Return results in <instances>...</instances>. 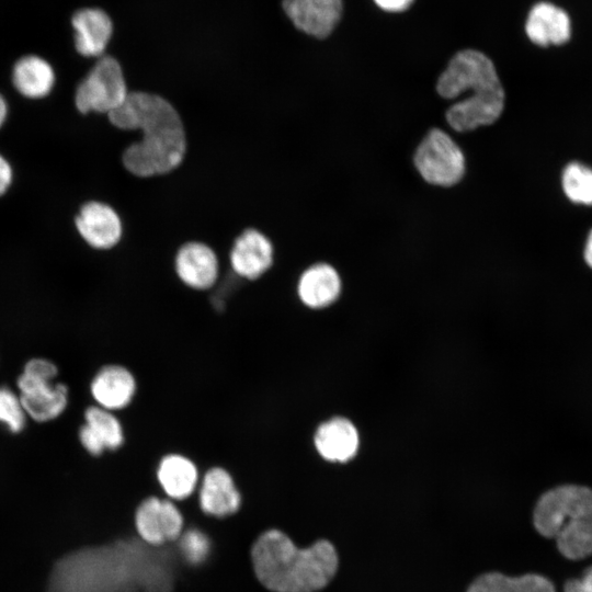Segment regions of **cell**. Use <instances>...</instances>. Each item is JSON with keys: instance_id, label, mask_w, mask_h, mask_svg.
<instances>
[{"instance_id": "18", "label": "cell", "mask_w": 592, "mask_h": 592, "mask_svg": "<svg viewBox=\"0 0 592 592\" xmlns=\"http://www.w3.org/2000/svg\"><path fill=\"white\" fill-rule=\"evenodd\" d=\"M525 33L532 43L540 47L562 45L571 36L570 18L554 3L537 2L527 13Z\"/></svg>"}, {"instance_id": "19", "label": "cell", "mask_w": 592, "mask_h": 592, "mask_svg": "<svg viewBox=\"0 0 592 592\" xmlns=\"http://www.w3.org/2000/svg\"><path fill=\"white\" fill-rule=\"evenodd\" d=\"M314 445L317 453L331 463L352 459L360 446V436L354 424L343 418H331L316 429Z\"/></svg>"}, {"instance_id": "23", "label": "cell", "mask_w": 592, "mask_h": 592, "mask_svg": "<svg viewBox=\"0 0 592 592\" xmlns=\"http://www.w3.org/2000/svg\"><path fill=\"white\" fill-rule=\"evenodd\" d=\"M467 592H556L546 577L535 573L509 577L500 572H488L478 577Z\"/></svg>"}, {"instance_id": "22", "label": "cell", "mask_w": 592, "mask_h": 592, "mask_svg": "<svg viewBox=\"0 0 592 592\" xmlns=\"http://www.w3.org/2000/svg\"><path fill=\"white\" fill-rule=\"evenodd\" d=\"M341 293V280L329 264L318 263L306 269L297 283L299 300L310 309L328 307Z\"/></svg>"}, {"instance_id": "5", "label": "cell", "mask_w": 592, "mask_h": 592, "mask_svg": "<svg viewBox=\"0 0 592 592\" xmlns=\"http://www.w3.org/2000/svg\"><path fill=\"white\" fill-rule=\"evenodd\" d=\"M414 166L430 184L452 186L465 174V157L459 146L444 130L431 129L418 146Z\"/></svg>"}, {"instance_id": "7", "label": "cell", "mask_w": 592, "mask_h": 592, "mask_svg": "<svg viewBox=\"0 0 592 592\" xmlns=\"http://www.w3.org/2000/svg\"><path fill=\"white\" fill-rule=\"evenodd\" d=\"M14 387L30 422L50 423L59 419L70 403L69 387L56 378L21 369Z\"/></svg>"}, {"instance_id": "9", "label": "cell", "mask_w": 592, "mask_h": 592, "mask_svg": "<svg viewBox=\"0 0 592 592\" xmlns=\"http://www.w3.org/2000/svg\"><path fill=\"white\" fill-rule=\"evenodd\" d=\"M198 508L213 519L236 515L242 508V494L230 471L221 466L208 468L198 483Z\"/></svg>"}, {"instance_id": "14", "label": "cell", "mask_w": 592, "mask_h": 592, "mask_svg": "<svg viewBox=\"0 0 592 592\" xmlns=\"http://www.w3.org/2000/svg\"><path fill=\"white\" fill-rule=\"evenodd\" d=\"M75 224L83 240L98 250L112 249L123 235V224L116 210L98 201L82 205Z\"/></svg>"}, {"instance_id": "17", "label": "cell", "mask_w": 592, "mask_h": 592, "mask_svg": "<svg viewBox=\"0 0 592 592\" xmlns=\"http://www.w3.org/2000/svg\"><path fill=\"white\" fill-rule=\"evenodd\" d=\"M174 269L180 281L196 291L210 288L219 276L216 253L200 241H190L180 247L175 254Z\"/></svg>"}, {"instance_id": "21", "label": "cell", "mask_w": 592, "mask_h": 592, "mask_svg": "<svg viewBox=\"0 0 592 592\" xmlns=\"http://www.w3.org/2000/svg\"><path fill=\"white\" fill-rule=\"evenodd\" d=\"M11 80L15 90L23 96L42 99L52 92L56 73L46 58L37 54H26L13 64Z\"/></svg>"}, {"instance_id": "16", "label": "cell", "mask_w": 592, "mask_h": 592, "mask_svg": "<svg viewBox=\"0 0 592 592\" xmlns=\"http://www.w3.org/2000/svg\"><path fill=\"white\" fill-rule=\"evenodd\" d=\"M229 261L238 276L254 281L263 276L273 265V244L258 229H246L234 242Z\"/></svg>"}, {"instance_id": "10", "label": "cell", "mask_w": 592, "mask_h": 592, "mask_svg": "<svg viewBox=\"0 0 592 592\" xmlns=\"http://www.w3.org/2000/svg\"><path fill=\"white\" fill-rule=\"evenodd\" d=\"M82 419L77 436L88 455L96 458L123 446L125 431L115 412L90 405L86 407Z\"/></svg>"}, {"instance_id": "3", "label": "cell", "mask_w": 592, "mask_h": 592, "mask_svg": "<svg viewBox=\"0 0 592 592\" xmlns=\"http://www.w3.org/2000/svg\"><path fill=\"white\" fill-rule=\"evenodd\" d=\"M539 534L556 540L568 559L579 560L592 554V489L563 485L540 496L534 515Z\"/></svg>"}, {"instance_id": "27", "label": "cell", "mask_w": 592, "mask_h": 592, "mask_svg": "<svg viewBox=\"0 0 592 592\" xmlns=\"http://www.w3.org/2000/svg\"><path fill=\"white\" fill-rule=\"evenodd\" d=\"M563 592H592V566L583 572L581 578L567 581Z\"/></svg>"}, {"instance_id": "30", "label": "cell", "mask_w": 592, "mask_h": 592, "mask_svg": "<svg viewBox=\"0 0 592 592\" xmlns=\"http://www.w3.org/2000/svg\"><path fill=\"white\" fill-rule=\"evenodd\" d=\"M583 259L587 265L592 269V229L589 231L584 243Z\"/></svg>"}, {"instance_id": "12", "label": "cell", "mask_w": 592, "mask_h": 592, "mask_svg": "<svg viewBox=\"0 0 592 592\" xmlns=\"http://www.w3.org/2000/svg\"><path fill=\"white\" fill-rule=\"evenodd\" d=\"M502 84L473 93L446 111V121L457 132H468L494 123L504 109Z\"/></svg>"}, {"instance_id": "20", "label": "cell", "mask_w": 592, "mask_h": 592, "mask_svg": "<svg viewBox=\"0 0 592 592\" xmlns=\"http://www.w3.org/2000/svg\"><path fill=\"white\" fill-rule=\"evenodd\" d=\"M156 478L166 498L183 501L192 497L198 487L200 471L190 457L169 453L159 460Z\"/></svg>"}, {"instance_id": "31", "label": "cell", "mask_w": 592, "mask_h": 592, "mask_svg": "<svg viewBox=\"0 0 592 592\" xmlns=\"http://www.w3.org/2000/svg\"><path fill=\"white\" fill-rule=\"evenodd\" d=\"M8 116V104L5 102V99L0 93V128L5 122Z\"/></svg>"}, {"instance_id": "1", "label": "cell", "mask_w": 592, "mask_h": 592, "mask_svg": "<svg viewBox=\"0 0 592 592\" xmlns=\"http://www.w3.org/2000/svg\"><path fill=\"white\" fill-rule=\"evenodd\" d=\"M107 117L119 129L141 133V139L123 152V164L133 175L167 174L183 162L186 152L184 126L179 112L161 95L128 92Z\"/></svg>"}, {"instance_id": "6", "label": "cell", "mask_w": 592, "mask_h": 592, "mask_svg": "<svg viewBox=\"0 0 592 592\" xmlns=\"http://www.w3.org/2000/svg\"><path fill=\"white\" fill-rule=\"evenodd\" d=\"M500 83L492 60L480 50L466 48L452 57L437 80L436 90L442 98L451 100L468 90L476 93Z\"/></svg>"}, {"instance_id": "8", "label": "cell", "mask_w": 592, "mask_h": 592, "mask_svg": "<svg viewBox=\"0 0 592 592\" xmlns=\"http://www.w3.org/2000/svg\"><path fill=\"white\" fill-rule=\"evenodd\" d=\"M184 524V514L175 502L159 496L144 498L134 512V527L138 537L155 547L178 540Z\"/></svg>"}, {"instance_id": "28", "label": "cell", "mask_w": 592, "mask_h": 592, "mask_svg": "<svg viewBox=\"0 0 592 592\" xmlns=\"http://www.w3.org/2000/svg\"><path fill=\"white\" fill-rule=\"evenodd\" d=\"M383 11L388 13H401L408 10L414 0H373Z\"/></svg>"}, {"instance_id": "11", "label": "cell", "mask_w": 592, "mask_h": 592, "mask_svg": "<svg viewBox=\"0 0 592 592\" xmlns=\"http://www.w3.org/2000/svg\"><path fill=\"white\" fill-rule=\"evenodd\" d=\"M137 392V380L133 372L122 364L101 366L91 377L89 395L92 405L117 413L126 409Z\"/></svg>"}, {"instance_id": "2", "label": "cell", "mask_w": 592, "mask_h": 592, "mask_svg": "<svg viewBox=\"0 0 592 592\" xmlns=\"http://www.w3.org/2000/svg\"><path fill=\"white\" fill-rule=\"evenodd\" d=\"M252 570L269 592H319L339 568L335 547L328 539L297 545L285 532H262L250 549Z\"/></svg>"}, {"instance_id": "15", "label": "cell", "mask_w": 592, "mask_h": 592, "mask_svg": "<svg viewBox=\"0 0 592 592\" xmlns=\"http://www.w3.org/2000/svg\"><path fill=\"white\" fill-rule=\"evenodd\" d=\"M283 9L299 31L317 37L329 36L339 24L342 0H283Z\"/></svg>"}, {"instance_id": "24", "label": "cell", "mask_w": 592, "mask_h": 592, "mask_svg": "<svg viewBox=\"0 0 592 592\" xmlns=\"http://www.w3.org/2000/svg\"><path fill=\"white\" fill-rule=\"evenodd\" d=\"M180 556L191 567L204 565L212 554L213 542L208 533L196 524H184V530L175 540Z\"/></svg>"}, {"instance_id": "4", "label": "cell", "mask_w": 592, "mask_h": 592, "mask_svg": "<svg viewBox=\"0 0 592 592\" xmlns=\"http://www.w3.org/2000/svg\"><path fill=\"white\" fill-rule=\"evenodd\" d=\"M124 72L117 59L104 55L96 59L87 76L79 82L75 103L83 114L106 113L116 109L127 96Z\"/></svg>"}, {"instance_id": "26", "label": "cell", "mask_w": 592, "mask_h": 592, "mask_svg": "<svg viewBox=\"0 0 592 592\" xmlns=\"http://www.w3.org/2000/svg\"><path fill=\"white\" fill-rule=\"evenodd\" d=\"M29 422L15 387L0 385V426L8 433L18 435L24 432Z\"/></svg>"}, {"instance_id": "25", "label": "cell", "mask_w": 592, "mask_h": 592, "mask_svg": "<svg viewBox=\"0 0 592 592\" xmlns=\"http://www.w3.org/2000/svg\"><path fill=\"white\" fill-rule=\"evenodd\" d=\"M561 186L567 198L581 205H592V168L581 162L568 163L561 173Z\"/></svg>"}, {"instance_id": "13", "label": "cell", "mask_w": 592, "mask_h": 592, "mask_svg": "<svg viewBox=\"0 0 592 592\" xmlns=\"http://www.w3.org/2000/svg\"><path fill=\"white\" fill-rule=\"evenodd\" d=\"M76 52L86 58H100L112 39L114 26L109 13L99 7H81L70 15Z\"/></svg>"}, {"instance_id": "29", "label": "cell", "mask_w": 592, "mask_h": 592, "mask_svg": "<svg viewBox=\"0 0 592 592\" xmlns=\"http://www.w3.org/2000/svg\"><path fill=\"white\" fill-rule=\"evenodd\" d=\"M12 168L8 160L0 155V196L4 194L12 182Z\"/></svg>"}]
</instances>
